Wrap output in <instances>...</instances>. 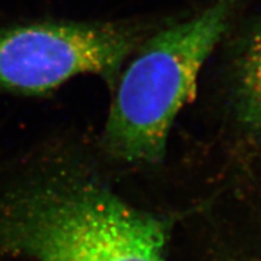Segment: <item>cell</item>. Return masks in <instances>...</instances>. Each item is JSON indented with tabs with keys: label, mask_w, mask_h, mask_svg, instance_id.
Returning <instances> with one entry per match:
<instances>
[{
	"label": "cell",
	"mask_w": 261,
	"mask_h": 261,
	"mask_svg": "<svg viewBox=\"0 0 261 261\" xmlns=\"http://www.w3.org/2000/svg\"><path fill=\"white\" fill-rule=\"evenodd\" d=\"M135 29L112 23L38 22L0 29V87L44 94L81 74L117 80L138 46Z\"/></svg>",
	"instance_id": "3957f363"
},
{
	"label": "cell",
	"mask_w": 261,
	"mask_h": 261,
	"mask_svg": "<svg viewBox=\"0 0 261 261\" xmlns=\"http://www.w3.org/2000/svg\"><path fill=\"white\" fill-rule=\"evenodd\" d=\"M240 0H218L197 17L160 32L121 76L106 125L107 146L128 161L155 162L179 110L195 96L202 65Z\"/></svg>",
	"instance_id": "7a4b0ae2"
},
{
	"label": "cell",
	"mask_w": 261,
	"mask_h": 261,
	"mask_svg": "<svg viewBox=\"0 0 261 261\" xmlns=\"http://www.w3.org/2000/svg\"><path fill=\"white\" fill-rule=\"evenodd\" d=\"M234 77L238 106L248 121L261 128V23L244 46Z\"/></svg>",
	"instance_id": "277c9868"
},
{
	"label": "cell",
	"mask_w": 261,
	"mask_h": 261,
	"mask_svg": "<svg viewBox=\"0 0 261 261\" xmlns=\"http://www.w3.org/2000/svg\"><path fill=\"white\" fill-rule=\"evenodd\" d=\"M161 221L92 182L45 177L0 202V252L31 261H167Z\"/></svg>",
	"instance_id": "6da1fadb"
}]
</instances>
